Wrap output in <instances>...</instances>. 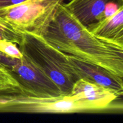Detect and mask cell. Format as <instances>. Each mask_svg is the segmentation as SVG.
I'll use <instances>...</instances> for the list:
<instances>
[{"label": "cell", "mask_w": 123, "mask_h": 123, "mask_svg": "<svg viewBox=\"0 0 123 123\" xmlns=\"http://www.w3.org/2000/svg\"><path fill=\"white\" fill-rule=\"evenodd\" d=\"M43 36L62 52L98 65L123 78V48L94 36L63 4L58 6Z\"/></svg>", "instance_id": "1"}, {"label": "cell", "mask_w": 123, "mask_h": 123, "mask_svg": "<svg viewBox=\"0 0 123 123\" xmlns=\"http://www.w3.org/2000/svg\"><path fill=\"white\" fill-rule=\"evenodd\" d=\"M122 102L104 104L80 95L36 97L23 94H0V112L26 114H122Z\"/></svg>", "instance_id": "2"}, {"label": "cell", "mask_w": 123, "mask_h": 123, "mask_svg": "<svg viewBox=\"0 0 123 123\" xmlns=\"http://www.w3.org/2000/svg\"><path fill=\"white\" fill-rule=\"evenodd\" d=\"M20 35L17 45L22 55L54 82L62 96L70 94L73 85L79 78L70 65L66 54L49 44L43 36L29 33Z\"/></svg>", "instance_id": "3"}, {"label": "cell", "mask_w": 123, "mask_h": 123, "mask_svg": "<svg viewBox=\"0 0 123 123\" xmlns=\"http://www.w3.org/2000/svg\"><path fill=\"white\" fill-rule=\"evenodd\" d=\"M65 0H28L0 8V26L18 34L29 33L43 36L58 7Z\"/></svg>", "instance_id": "4"}, {"label": "cell", "mask_w": 123, "mask_h": 123, "mask_svg": "<svg viewBox=\"0 0 123 123\" xmlns=\"http://www.w3.org/2000/svg\"><path fill=\"white\" fill-rule=\"evenodd\" d=\"M0 60L9 68L25 94L42 97L62 95L54 82L25 55L16 58L0 52Z\"/></svg>", "instance_id": "5"}, {"label": "cell", "mask_w": 123, "mask_h": 123, "mask_svg": "<svg viewBox=\"0 0 123 123\" xmlns=\"http://www.w3.org/2000/svg\"><path fill=\"white\" fill-rule=\"evenodd\" d=\"M70 65L79 79H85L114 91L120 97L123 94V78L95 64L66 54Z\"/></svg>", "instance_id": "6"}, {"label": "cell", "mask_w": 123, "mask_h": 123, "mask_svg": "<svg viewBox=\"0 0 123 123\" xmlns=\"http://www.w3.org/2000/svg\"><path fill=\"white\" fill-rule=\"evenodd\" d=\"M112 2H123V0H68L63 4L74 18L87 27L104 19L106 8Z\"/></svg>", "instance_id": "7"}, {"label": "cell", "mask_w": 123, "mask_h": 123, "mask_svg": "<svg viewBox=\"0 0 123 123\" xmlns=\"http://www.w3.org/2000/svg\"><path fill=\"white\" fill-rule=\"evenodd\" d=\"M99 39L123 48V6L114 14L87 26Z\"/></svg>", "instance_id": "8"}, {"label": "cell", "mask_w": 123, "mask_h": 123, "mask_svg": "<svg viewBox=\"0 0 123 123\" xmlns=\"http://www.w3.org/2000/svg\"><path fill=\"white\" fill-rule=\"evenodd\" d=\"M70 95H80L85 100L104 104L117 102L120 97L111 89L85 79L75 82Z\"/></svg>", "instance_id": "9"}, {"label": "cell", "mask_w": 123, "mask_h": 123, "mask_svg": "<svg viewBox=\"0 0 123 123\" xmlns=\"http://www.w3.org/2000/svg\"><path fill=\"white\" fill-rule=\"evenodd\" d=\"M0 94H25L22 88L13 77L9 68L0 69Z\"/></svg>", "instance_id": "10"}, {"label": "cell", "mask_w": 123, "mask_h": 123, "mask_svg": "<svg viewBox=\"0 0 123 123\" xmlns=\"http://www.w3.org/2000/svg\"><path fill=\"white\" fill-rule=\"evenodd\" d=\"M0 52L10 57L20 58L22 54L16 43L7 40L0 41Z\"/></svg>", "instance_id": "11"}, {"label": "cell", "mask_w": 123, "mask_h": 123, "mask_svg": "<svg viewBox=\"0 0 123 123\" xmlns=\"http://www.w3.org/2000/svg\"><path fill=\"white\" fill-rule=\"evenodd\" d=\"M20 37H21L20 34L10 32L0 26V41H9L18 44L20 42Z\"/></svg>", "instance_id": "12"}, {"label": "cell", "mask_w": 123, "mask_h": 123, "mask_svg": "<svg viewBox=\"0 0 123 123\" xmlns=\"http://www.w3.org/2000/svg\"><path fill=\"white\" fill-rule=\"evenodd\" d=\"M28 0H0V8L16 6Z\"/></svg>", "instance_id": "13"}, {"label": "cell", "mask_w": 123, "mask_h": 123, "mask_svg": "<svg viewBox=\"0 0 123 123\" xmlns=\"http://www.w3.org/2000/svg\"><path fill=\"white\" fill-rule=\"evenodd\" d=\"M6 68H8L2 61L0 60V69H6Z\"/></svg>", "instance_id": "14"}]
</instances>
